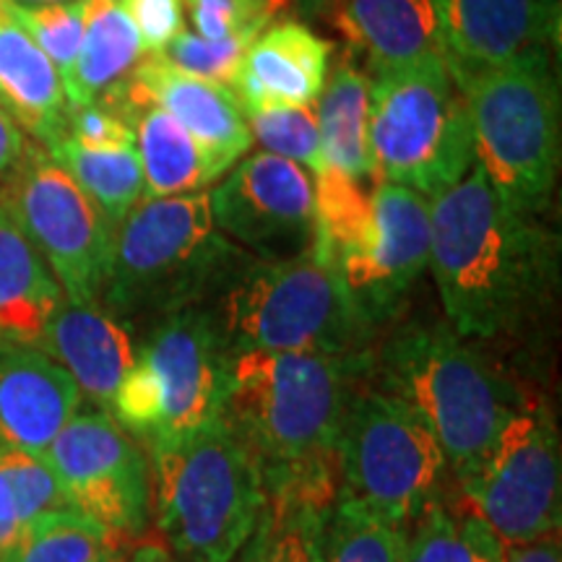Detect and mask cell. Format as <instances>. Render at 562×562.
I'll use <instances>...</instances> for the list:
<instances>
[{
  "instance_id": "cell-1",
  "label": "cell",
  "mask_w": 562,
  "mask_h": 562,
  "mask_svg": "<svg viewBox=\"0 0 562 562\" xmlns=\"http://www.w3.org/2000/svg\"><path fill=\"white\" fill-rule=\"evenodd\" d=\"M370 368L372 351L229 357L220 422L256 463L269 510L331 508L344 417Z\"/></svg>"
},
{
  "instance_id": "cell-34",
  "label": "cell",
  "mask_w": 562,
  "mask_h": 562,
  "mask_svg": "<svg viewBox=\"0 0 562 562\" xmlns=\"http://www.w3.org/2000/svg\"><path fill=\"white\" fill-rule=\"evenodd\" d=\"M250 40H203L191 30H182L165 53H159L170 66L186 70V74L199 76V79L229 87L237 79L243 55L248 50Z\"/></svg>"
},
{
  "instance_id": "cell-2",
  "label": "cell",
  "mask_w": 562,
  "mask_h": 562,
  "mask_svg": "<svg viewBox=\"0 0 562 562\" xmlns=\"http://www.w3.org/2000/svg\"><path fill=\"white\" fill-rule=\"evenodd\" d=\"M558 235L510 206L480 167L430 199V263L446 323L461 339L521 334L558 286Z\"/></svg>"
},
{
  "instance_id": "cell-39",
  "label": "cell",
  "mask_w": 562,
  "mask_h": 562,
  "mask_svg": "<svg viewBox=\"0 0 562 562\" xmlns=\"http://www.w3.org/2000/svg\"><path fill=\"white\" fill-rule=\"evenodd\" d=\"M503 562H562L560 531L544 533L529 542L503 544Z\"/></svg>"
},
{
  "instance_id": "cell-23",
  "label": "cell",
  "mask_w": 562,
  "mask_h": 562,
  "mask_svg": "<svg viewBox=\"0 0 562 562\" xmlns=\"http://www.w3.org/2000/svg\"><path fill=\"white\" fill-rule=\"evenodd\" d=\"M0 104L40 146L68 128V102L58 68L21 26L0 11Z\"/></svg>"
},
{
  "instance_id": "cell-19",
  "label": "cell",
  "mask_w": 562,
  "mask_h": 562,
  "mask_svg": "<svg viewBox=\"0 0 562 562\" xmlns=\"http://www.w3.org/2000/svg\"><path fill=\"white\" fill-rule=\"evenodd\" d=\"M323 19L370 74L446 55L440 0H331Z\"/></svg>"
},
{
  "instance_id": "cell-16",
  "label": "cell",
  "mask_w": 562,
  "mask_h": 562,
  "mask_svg": "<svg viewBox=\"0 0 562 562\" xmlns=\"http://www.w3.org/2000/svg\"><path fill=\"white\" fill-rule=\"evenodd\" d=\"M131 81L199 140L222 175L250 151L252 133L235 89L186 74L161 55H144Z\"/></svg>"
},
{
  "instance_id": "cell-32",
  "label": "cell",
  "mask_w": 562,
  "mask_h": 562,
  "mask_svg": "<svg viewBox=\"0 0 562 562\" xmlns=\"http://www.w3.org/2000/svg\"><path fill=\"white\" fill-rule=\"evenodd\" d=\"M245 117H248L252 140H258L263 151L294 161L302 170L311 172V178H318L328 167L323 157L315 104L250 110L245 112Z\"/></svg>"
},
{
  "instance_id": "cell-42",
  "label": "cell",
  "mask_w": 562,
  "mask_h": 562,
  "mask_svg": "<svg viewBox=\"0 0 562 562\" xmlns=\"http://www.w3.org/2000/svg\"><path fill=\"white\" fill-rule=\"evenodd\" d=\"M167 560H170V554H167L165 544L144 542L128 554V560L125 562H167Z\"/></svg>"
},
{
  "instance_id": "cell-38",
  "label": "cell",
  "mask_w": 562,
  "mask_h": 562,
  "mask_svg": "<svg viewBox=\"0 0 562 562\" xmlns=\"http://www.w3.org/2000/svg\"><path fill=\"white\" fill-rule=\"evenodd\" d=\"M26 529H30V526L24 521V513L19 508L11 482L5 480L3 472H0V558L16 547Z\"/></svg>"
},
{
  "instance_id": "cell-26",
  "label": "cell",
  "mask_w": 562,
  "mask_h": 562,
  "mask_svg": "<svg viewBox=\"0 0 562 562\" xmlns=\"http://www.w3.org/2000/svg\"><path fill=\"white\" fill-rule=\"evenodd\" d=\"M144 55V42L123 0H87L79 55L63 79L68 110L102 100L121 87Z\"/></svg>"
},
{
  "instance_id": "cell-44",
  "label": "cell",
  "mask_w": 562,
  "mask_h": 562,
  "mask_svg": "<svg viewBox=\"0 0 562 562\" xmlns=\"http://www.w3.org/2000/svg\"><path fill=\"white\" fill-rule=\"evenodd\" d=\"M16 3H63V0H16Z\"/></svg>"
},
{
  "instance_id": "cell-30",
  "label": "cell",
  "mask_w": 562,
  "mask_h": 562,
  "mask_svg": "<svg viewBox=\"0 0 562 562\" xmlns=\"http://www.w3.org/2000/svg\"><path fill=\"white\" fill-rule=\"evenodd\" d=\"M406 524L336 495L323 518V558L326 562H402Z\"/></svg>"
},
{
  "instance_id": "cell-7",
  "label": "cell",
  "mask_w": 562,
  "mask_h": 562,
  "mask_svg": "<svg viewBox=\"0 0 562 562\" xmlns=\"http://www.w3.org/2000/svg\"><path fill=\"white\" fill-rule=\"evenodd\" d=\"M229 357L245 351L368 355L375 328L362 318L326 261L315 252L284 263L250 258L209 302Z\"/></svg>"
},
{
  "instance_id": "cell-11",
  "label": "cell",
  "mask_w": 562,
  "mask_h": 562,
  "mask_svg": "<svg viewBox=\"0 0 562 562\" xmlns=\"http://www.w3.org/2000/svg\"><path fill=\"white\" fill-rule=\"evenodd\" d=\"M0 206L45 258L70 305H100L115 229L37 140L0 182Z\"/></svg>"
},
{
  "instance_id": "cell-35",
  "label": "cell",
  "mask_w": 562,
  "mask_h": 562,
  "mask_svg": "<svg viewBox=\"0 0 562 562\" xmlns=\"http://www.w3.org/2000/svg\"><path fill=\"white\" fill-rule=\"evenodd\" d=\"M321 508L269 510V560L271 562H326L323 558V518Z\"/></svg>"
},
{
  "instance_id": "cell-40",
  "label": "cell",
  "mask_w": 562,
  "mask_h": 562,
  "mask_svg": "<svg viewBox=\"0 0 562 562\" xmlns=\"http://www.w3.org/2000/svg\"><path fill=\"white\" fill-rule=\"evenodd\" d=\"M26 144H30V138H26L24 128H21V125L9 115V110L0 104V182L9 178L13 167L19 165Z\"/></svg>"
},
{
  "instance_id": "cell-20",
  "label": "cell",
  "mask_w": 562,
  "mask_h": 562,
  "mask_svg": "<svg viewBox=\"0 0 562 562\" xmlns=\"http://www.w3.org/2000/svg\"><path fill=\"white\" fill-rule=\"evenodd\" d=\"M562 0H440L446 58L497 63L558 45Z\"/></svg>"
},
{
  "instance_id": "cell-13",
  "label": "cell",
  "mask_w": 562,
  "mask_h": 562,
  "mask_svg": "<svg viewBox=\"0 0 562 562\" xmlns=\"http://www.w3.org/2000/svg\"><path fill=\"white\" fill-rule=\"evenodd\" d=\"M68 505L123 542L151 521V467L144 446L100 406H79L45 451Z\"/></svg>"
},
{
  "instance_id": "cell-25",
  "label": "cell",
  "mask_w": 562,
  "mask_h": 562,
  "mask_svg": "<svg viewBox=\"0 0 562 562\" xmlns=\"http://www.w3.org/2000/svg\"><path fill=\"white\" fill-rule=\"evenodd\" d=\"M315 115L326 165L351 180L375 186L370 151V74L349 50L328 68Z\"/></svg>"
},
{
  "instance_id": "cell-37",
  "label": "cell",
  "mask_w": 562,
  "mask_h": 562,
  "mask_svg": "<svg viewBox=\"0 0 562 562\" xmlns=\"http://www.w3.org/2000/svg\"><path fill=\"white\" fill-rule=\"evenodd\" d=\"M123 5L136 24L146 55L165 53V47L186 30L182 0H123Z\"/></svg>"
},
{
  "instance_id": "cell-18",
  "label": "cell",
  "mask_w": 562,
  "mask_h": 562,
  "mask_svg": "<svg viewBox=\"0 0 562 562\" xmlns=\"http://www.w3.org/2000/svg\"><path fill=\"white\" fill-rule=\"evenodd\" d=\"M81 404L79 385L45 351L0 341V442L45 453Z\"/></svg>"
},
{
  "instance_id": "cell-3",
  "label": "cell",
  "mask_w": 562,
  "mask_h": 562,
  "mask_svg": "<svg viewBox=\"0 0 562 562\" xmlns=\"http://www.w3.org/2000/svg\"><path fill=\"white\" fill-rule=\"evenodd\" d=\"M370 381L409 404L430 427L456 487L529 398L482 344L461 339L448 323L398 326L372 349Z\"/></svg>"
},
{
  "instance_id": "cell-10",
  "label": "cell",
  "mask_w": 562,
  "mask_h": 562,
  "mask_svg": "<svg viewBox=\"0 0 562 562\" xmlns=\"http://www.w3.org/2000/svg\"><path fill=\"white\" fill-rule=\"evenodd\" d=\"M451 480V467L430 427L368 375L344 417L339 495L391 521L409 524L446 501Z\"/></svg>"
},
{
  "instance_id": "cell-21",
  "label": "cell",
  "mask_w": 562,
  "mask_h": 562,
  "mask_svg": "<svg viewBox=\"0 0 562 562\" xmlns=\"http://www.w3.org/2000/svg\"><path fill=\"white\" fill-rule=\"evenodd\" d=\"M131 123L144 172V201L201 193L222 178L209 154L161 104L140 91L131 76L102 100Z\"/></svg>"
},
{
  "instance_id": "cell-33",
  "label": "cell",
  "mask_w": 562,
  "mask_h": 562,
  "mask_svg": "<svg viewBox=\"0 0 562 562\" xmlns=\"http://www.w3.org/2000/svg\"><path fill=\"white\" fill-rule=\"evenodd\" d=\"M193 34L203 40H256L277 19L279 5L263 0H182Z\"/></svg>"
},
{
  "instance_id": "cell-22",
  "label": "cell",
  "mask_w": 562,
  "mask_h": 562,
  "mask_svg": "<svg viewBox=\"0 0 562 562\" xmlns=\"http://www.w3.org/2000/svg\"><path fill=\"white\" fill-rule=\"evenodd\" d=\"M50 360L79 385L81 398L110 412L123 378L136 362L138 344L125 323L100 305H70L66 300L40 344Z\"/></svg>"
},
{
  "instance_id": "cell-9",
  "label": "cell",
  "mask_w": 562,
  "mask_h": 562,
  "mask_svg": "<svg viewBox=\"0 0 562 562\" xmlns=\"http://www.w3.org/2000/svg\"><path fill=\"white\" fill-rule=\"evenodd\" d=\"M229 355L206 305L146 328L110 414L140 446L178 440L220 419Z\"/></svg>"
},
{
  "instance_id": "cell-12",
  "label": "cell",
  "mask_w": 562,
  "mask_h": 562,
  "mask_svg": "<svg viewBox=\"0 0 562 562\" xmlns=\"http://www.w3.org/2000/svg\"><path fill=\"white\" fill-rule=\"evenodd\" d=\"M459 492L503 544L560 531L562 453L550 409L526 398Z\"/></svg>"
},
{
  "instance_id": "cell-41",
  "label": "cell",
  "mask_w": 562,
  "mask_h": 562,
  "mask_svg": "<svg viewBox=\"0 0 562 562\" xmlns=\"http://www.w3.org/2000/svg\"><path fill=\"white\" fill-rule=\"evenodd\" d=\"M235 562H271L269 560V516H266V521L261 529H258L256 537L250 539V544L245 547L240 552V558Z\"/></svg>"
},
{
  "instance_id": "cell-43",
  "label": "cell",
  "mask_w": 562,
  "mask_h": 562,
  "mask_svg": "<svg viewBox=\"0 0 562 562\" xmlns=\"http://www.w3.org/2000/svg\"><path fill=\"white\" fill-rule=\"evenodd\" d=\"M302 19H318L331 5V0H292Z\"/></svg>"
},
{
  "instance_id": "cell-45",
  "label": "cell",
  "mask_w": 562,
  "mask_h": 562,
  "mask_svg": "<svg viewBox=\"0 0 562 562\" xmlns=\"http://www.w3.org/2000/svg\"><path fill=\"white\" fill-rule=\"evenodd\" d=\"M263 3H273V5H279V9H284L286 0H263Z\"/></svg>"
},
{
  "instance_id": "cell-27",
  "label": "cell",
  "mask_w": 562,
  "mask_h": 562,
  "mask_svg": "<svg viewBox=\"0 0 562 562\" xmlns=\"http://www.w3.org/2000/svg\"><path fill=\"white\" fill-rule=\"evenodd\" d=\"M45 151L79 182L112 229L121 227L125 216L144 201V172L136 146L91 149L63 133L58 140L45 146Z\"/></svg>"
},
{
  "instance_id": "cell-17",
  "label": "cell",
  "mask_w": 562,
  "mask_h": 562,
  "mask_svg": "<svg viewBox=\"0 0 562 562\" xmlns=\"http://www.w3.org/2000/svg\"><path fill=\"white\" fill-rule=\"evenodd\" d=\"M331 42L318 37L305 21L269 24L245 50L232 89L245 112L315 104L331 68Z\"/></svg>"
},
{
  "instance_id": "cell-46",
  "label": "cell",
  "mask_w": 562,
  "mask_h": 562,
  "mask_svg": "<svg viewBox=\"0 0 562 562\" xmlns=\"http://www.w3.org/2000/svg\"><path fill=\"white\" fill-rule=\"evenodd\" d=\"M167 562H178V560H175V558H170V560H167Z\"/></svg>"
},
{
  "instance_id": "cell-15",
  "label": "cell",
  "mask_w": 562,
  "mask_h": 562,
  "mask_svg": "<svg viewBox=\"0 0 562 562\" xmlns=\"http://www.w3.org/2000/svg\"><path fill=\"white\" fill-rule=\"evenodd\" d=\"M368 248L336 266L351 302L375 331L402 315L430 263V201L393 182L372 186Z\"/></svg>"
},
{
  "instance_id": "cell-5",
  "label": "cell",
  "mask_w": 562,
  "mask_h": 562,
  "mask_svg": "<svg viewBox=\"0 0 562 562\" xmlns=\"http://www.w3.org/2000/svg\"><path fill=\"white\" fill-rule=\"evenodd\" d=\"M446 63L469 110L474 165L510 206L542 216L560 170L552 45L497 63Z\"/></svg>"
},
{
  "instance_id": "cell-8",
  "label": "cell",
  "mask_w": 562,
  "mask_h": 562,
  "mask_svg": "<svg viewBox=\"0 0 562 562\" xmlns=\"http://www.w3.org/2000/svg\"><path fill=\"white\" fill-rule=\"evenodd\" d=\"M370 151L378 182L427 201L474 167L469 110L446 55L370 74Z\"/></svg>"
},
{
  "instance_id": "cell-28",
  "label": "cell",
  "mask_w": 562,
  "mask_h": 562,
  "mask_svg": "<svg viewBox=\"0 0 562 562\" xmlns=\"http://www.w3.org/2000/svg\"><path fill=\"white\" fill-rule=\"evenodd\" d=\"M402 562H503V542L467 503L440 501L406 524Z\"/></svg>"
},
{
  "instance_id": "cell-24",
  "label": "cell",
  "mask_w": 562,
  "mask_h": 562,
  "mask_svg": "<svg viewBox=\"0 0 562 562\" xmlns=\"http://www.w3.org/2000/svg\"><path fill=\"white\" fill-rule=\"evenodd\" d=\"M63 302L45 258L0 206V341L40 349Z\"/></svg>"
},
{
  "instance_id": "cell-31",
  "label": "cell",
  "mask_w": 562,
  "mask_h": 562,
  "mask_svg": "<svg viewBox=\"0 0 562 562\" xmlns=\"http://www.w3.org/2000/svg\"><path fill=\"white\" fill-rule=\"evenodd\" d=\"M0 11L21 26L34 45L58 68L60 81L74 68L87 24V0H63V3H16L0 0Z\"/></svg>"
},
{
  "instance_id": "cell-14",
  "label": "cell",
  "mask_w": 562,
  "mask_h": 562,
  "mask_svg": "<svg viewBox=\"0 0 562 562\" xmlns=\"http://www.w3.org/2000/svg\"><path fill=\"white\" fill-rule=\"evenodd\" d=\"M214 227L266 263L311 256L315 188L311 172L277 154L258 151L224 172L209 191Z\"/></svg>"
},
{
  "instance_id": "cell-29",
  "label": "cell",
  "mask_w": 562,
  "mask_h": 562,
  "mask_svg": "<svg viewBox=\"0 0 562 562\" xmlns=\"http://www.w3.org/2000/svg\"><path fill=\"white\" fill-rule=\"evenodd\" d=\"M0 562H125L123 539L68 508L34 521Z\"/></svg>"
},
{
  "instance_id": "cell-36",
  "label": "cell",
  "mask_w": 562,
  "mask_h": 562,
  "mask_svg": "<svg viewBox=\"0 0 562 562\" xmlns=\"http://www.w3.org/2000/svg\"><path fill=\"white\" fill-rule=\"evenodd\" d=\"M66 133L81 146L91 149H123V146H136L131 123L125 121L117 110L104 102H91L83 108L68 112Z\"/></svg>"
},
{
  "instance_id": "cell-6",
  "label": "cell",
  "mask_w": 562,
  "mask_h": 562,
  "mask_svg": "<svg viewBox=\"0 0 562 562\" xmlns=\"http://www.w3.org/2000/svg\"><path fill=\"white\" fill-rule=\"evenodd\" d=\"M151 516L178 562H235L269 516L261 474L220 419L144 448Z\"/></svg>"
},
{
  "instance_id": "cell-4",
  "label": "cell",
  "mask_w": 562,
  "mask_h": 562,
  "mask_svg": "<svg viewBox=\"0 0 562 562\" xmlns=\"http://www.w3.org/2000/svg\"><path fill=\"white\" fill-rule=\"evenodd\" d=\"M250 258L214 227L209 191L140 201L112 237L100 307L131 331L149 328L209 305Z\"/></svg>"
}]
</instances>
